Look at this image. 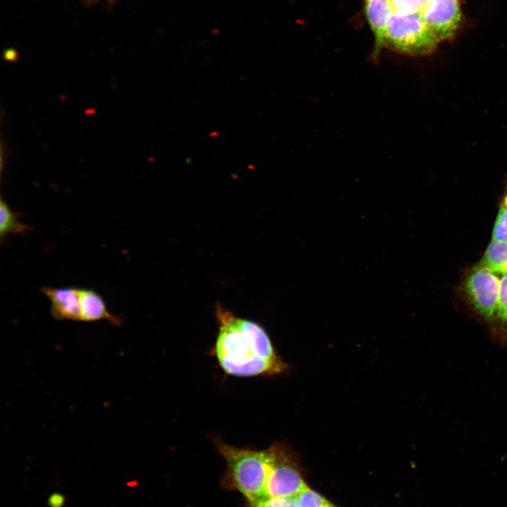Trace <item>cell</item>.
I'll use <instances>...</instances> for the list:
<instances>
[{
  "mask_svg": "<svg viewBox=\"0 0 507 507\" xmlns=\"http://www.w3.org/2000/svg\"><path fill=\"white\" fill-rule=\"evenodd\" d=\"M499 275L501 274L477 263L468 270L461 285L466 302L489 325L491 331L498 310Z\"/></svg>",
  "mask_w": 507,
  "mask_h": 507,
  "instance_id": "4",
  "label": "cell"
},
{
  "mask_svg": "<svg viewBox=\"0 0 507 507\" xmlns=\"http://www.w3.org/2000/svg\"><path fill=\"white\" fill-rule=\"evenodd\" d=\"M65 503V497L60 493H53L48 498L49 507H63Z\"/></svg>",
  "mask_w": 507,
  "mask_h": 507,
  "instance_id": "17",
  "label": "cell"
},
{
  "mask_svg": "<svg viewBox=\"0 0 507 507\" xmlns=\"http://www.w3.org/2000/svg\"><path fill=\"white\" fill-rule=\"evenodd\" d=\"M394 13H411L421 11L427 0H390Z\"/></svg>",
  "mask_w": 507,
  "mask_h": 507,
  "instance_id": "16",
  "label": "cell"
},
{
  "mask_svg": "<svg viewBox=\"0 0 507 507\" xmlns=\"http://www.w3.org/2000/svg\"><path fill=\"white\" fill-rule=\"evenodd\" d=\"M20 215L13 212L3 199L0 201V237L3 238L8 234L27 233L31 227L21 222Z\"/></svg>",
  "mask_w": 507,
  "mask_h": 507,
  "instance_id": "12",
  "label": "cell"
},
{
  "mask_svg": "<svg viewBox=\"0 0 507 507\" xmlns=\"http://www.w3.org/2000/svg\"><path fill=\"white\" fill-rule=\"evenodd\" d=\"M499 205L507 209V182L506 183Z\"/></svg>",
  "mask_w": 507,
  "mask_h": 507,
  "instance_id": "19",
  "label": "cell"
},
{
  "mask_svg": "<svg viewBox=\"0 0 507 507\" xmlns=\"http://www.w3.org/2000/svg\"><path fill=\"white\" fill-rule=\"evenodd\" d=\"M81 321L94 322L107 320L114 325H120L122 319L111 313L103 297L91 289H80Z\"/></svg>",
  "mask_w": 507,
  "mask_h": 507,
  "instance_id": "9",
  "label": "cell"
},
{
  "mask_svg": "<svg viewBox=\"0 0 507 507\" xmlns=\"http://www.w3.org/2000/svg\"><path fill=\"white\" fill-rule=\"evenodd\" d=\"M439 43L420 11L394 13L386 30L383 47L401 54L418 56L432 54Z\"/></svg>",
  "mask_w": 507,
  "mask_h": 507,
  "instance_id": "3",
  "label": "cell"
},
{
  "mask_svg": "<svg viewBox=\"0 0 507 507\" xmlns=\"http://www.w3.org/2000/svg\"><path fill=\"white\" fill-rule=\"evenodd\" d=\"M4 58L6 61H15L17 59L16 53L11 50L6 51L4 54Z\"/></svg>",
  "mask_w": 507,
  "mask_h": 507,
  "instance_id": "18",
  "label": "cell"
},
{
  "mask_svg": "<svg viewBox=\"0 0 507 507\" xmlns=\"http://www.w3.org/2000/svg\"><path fill=\"white\" fill-rule=\"evenodd\" d=\"M499 273H507V242L490 240L478 262Z\"/></svg>",
  "mask_w": 507,
  "mask_h": 507,
  "instance_id": "10",
  "label": "cell"
},
{
  "mask_svg": "<svg viewBox=\"0 0 507 507\" xmlns=\"http://www.w3.org/2000/svg\"><path fill=\"white\" fill-rule=\"evenodd\" d=\"M214 443L226 463L232 484L249 503L268 497L267 482L273 459L272 446L254 450L236 447L219 439H214Z\"/></svg>",
  "mask_w": 507,
  "mask_h": 507,
  "instance_id": "2",
  "label": "cell"
},
{
  "mask_svg": "<svg viewBox=\"0 0 507 507\" xmlns=\"http://www.w3.org/2000/svg\"><path fill=\"white\" fill-rule=\"evenodd\" d=\"M365 15L375 39V54L382 48L389 20L394 13L390 0H365Z\"/></svg>",
  "mask_w": 507,
  "mask_h": 507,
  "instance_id": "8",
  "label": "cell"
},
{
  "mask_svg": "<svg viewBox=\"0 0 507 507\" xmlns=\"http://www.w3.org/2000/svg\"><path fill=\"white\" fill-rule=\"evenodd\" d=\"M491 332L501 343L507 342V273L501 275L498 310Z\"/></svg>",
  "mask_w": 507,
  "mask_h": 507,
  "instance_id": "11",
  "label": "cell"
},
{
  "mask_svg": "<svg viewBox=\"0 0 507 507\" xmlns=\"http://www.w3.org/2000/svg\"><path fill=\"white\" fill-rule=\"evenodd\" d=\"M41 292L51 302V313L58 320L81 321L80 289L75 287H43Z\"/></svg>",
  "mask_w": 507,
  "mask_h": 507,
  "instance_id": "7",
  "label": "cell"
},
{
  "mask_svg": "<svg viewBox=\"0 0 507 507\" xmlns=\"http://www.w3.org/2000/svg\"><path fill=\"white\" fill-rule=\"evenodd\" d=\"M491 240L507 242V209L501 205L493 225Z\"/></svg>",
  "mask_w": 507,
  "mask_h": 507,
  "instance_id": "14",
  "label": "cell"
},
{
  "mask_svg": "<svg viewBox=\"0 0 507 507\" xmlns=\"http://www.w3.org/2000/svg\"><path fill=\"white\" fill-rule=\"evenodd\" d=\"M296 499L298 507H337L309 487L299 494Z\"/></svg>",
  "mask_w": 507,
  "mask_h": 507,
  "instance_id": "13",
  "label": "cell"
},
{
  "mask_svg": "<svg viewBox=\"0 0 507 507\" xmlns=\"http://www.w3.org/2000/svg\"><path fill=\"white\" fill-rule=\"evenodd\" d=\"M273 459L267 482L269 497L296 496L308 487L303 480L297 457L282 442L271 444Z\"/></svg>",
  "mask_w": 507,
  "mask_h": 507,
  "instance_id": "5",
  "label": "cell"
},
{
  "mask_svg": "<svg viewBox=\"0 0 507 507\" xmlns=\"http://www.w3.org/2000/svg\"><path fill=\"white\" fill-rule=\"evenodd\" d=\"M420 13L439 42L455 36L461 20L458 0H427Z\"/></svg>",
  "mask_w": 507,
  "mask_h": 507,
  "instance_id": "6",
  "label": "cell"
},
{
  "mask_svg": "<svg viewBox=\"0 0 507 507\" xmlns=\"http://www.w3.org/2000/svg\"><path fill=\"white\" fill-rule=\"evenodd\" d=\"M217 318L219 330L213 354L227 374L273 376L287 371L288 365L277 354L261 326L220 308Z\"/></svg>",
  "mask_w": 507,
  "mask_h": 507,
  "instance_id": "1",
  "label": "cell"
},
{
  "mask_svg": "<svg viewBox=\"0 0 507 507\" xmlns=\"http://www.w3.org/2000/svg\"><path fill=\"white\" fill-rule=\"evenodd\" d=\"M249 507H298V504L296 496H268L249 503Z\"/></svg>",
  "mask_w": 507,
  "mask_h": 507,
  "instance_id": "15",
  "label": "cell"
}]
</instances>
